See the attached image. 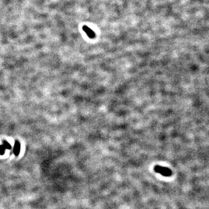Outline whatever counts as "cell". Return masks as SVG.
<instances>
[{
  "mask_svg": "<svg viewBox=\"0 0 209 209\" xmlns=\"http://www.w3.org/2000/svg\"><path fill=\"white\" fill-rule=\"evenodd\" d=\"M154 170L156 173H159L164 177H170L172 175L171 170L165 167L156 165L154 167Z\"/></svg>",
  "mask_w": 209,
  "mask_h": 209,
  "instance_id": "6da1fadb",
  "label": "cell"
},
{
  "mask_svg": "<svg viewBox=\"0 0 209 209\" xmlns=\"http://www.w3.org/2000/svg\"><path fill=\"white\" fill-rule=\"evenodd\" d=\"M82 30L85 31L86 34L90 37V38H94L95 37V32L91 30L89 27L87 26H83Z\"/></svg>",
  "mask_w": 209,
  "mask_h": 209,
  "instance_id": "7a4b0ae2",
  "label": "cell"
},
{
  "mask_svg": "<svg viewBox=\"0 0 209 209\" xmlns=\"http://www.w3.org/2000/svg\"><path fill=\"white\" fill-rule=\"evenodd\" d=\"M20 152V143L19 141H16L14 145L13 148V153L15 156H18Z\"/></svg>",
  "mask_w": 209,
  "mask_h": 209,
  "instance_id": "3957f363",
  "label": "cell"
},
{
  "mask_svg": "<svg viewBox=\"0 0 209 209\" xmlns=\"http://www.w3.org/2000/svg\"><path fill=\"white\" fill-rule=\"evenodd\" d=\"M3 145L4 146V147L5 148V149H11V145L7 142V141H3Z\"/></svg>",
  "mask_w": 209,
  "mask_h": 209,
  "instance_id": "277c9868",
  "label": "cell"
},
{
  "mask_svg": "<svg viewBox=\"0 0 209 209\" xmlns=\"http://www.w3.org/2000/svg\"><path fill=\"white\" fill-rule=\"evenodd\" d=\"M5 148L4 147V146L3 145H0V155H3L5 152Z\"/></svg>",
  "mask_w": 209,
  "mask_h": 209,
  "instance_id": "5b68a950",
  "label": "cell"
}]
</instances>
